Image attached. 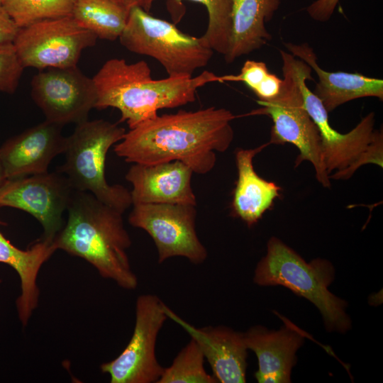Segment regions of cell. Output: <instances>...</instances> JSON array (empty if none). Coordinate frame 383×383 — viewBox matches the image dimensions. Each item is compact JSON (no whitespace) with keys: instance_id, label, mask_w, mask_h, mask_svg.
Listing matches in <instances>:
<instances>
[{"instance_id":"1","label":"cell","mask_w":383,"mask_h":383,"mask_svg":"<svg viewBox=\"0 0 383 383\" xmlns=\"http://www.w3.org/2000/svg\"><path fill=\"white\" fill-rule=\"evenodd\" d=\"M235 118L229 110L214 106L157 115L129 129L113 150L128 162L180 161L194 173L205 174L216 165V152L232 143Z\"/></svg>"},{"instance_id":"2","label":"cell","mask_w":383,"mask_h":383,"mask_svg":"<svg viewBox=\"0 0 383 383\" xmlns=\"http://www.w3.org/2000/svg\"><path fill=\"white\" fill-rule=\"evenodd\" d=\"M67 210V223L53 240L57 249L84 260L120 287L135 289L138 279L127 252L132 241L123 213L75 190Z\"/></svg>"},{"instance_id":"3","label":"cell","mask_w":383,"mask_h":383,"mask_svg":"<svg viewBox=\"0 0 383 383\" xmlns=\"http://www.w3.org/2000/svg\"><path fill=\"white\" fill-rule=\"evenodd\" d=\"M218 77L205 70L194 77L153 79L145 61L129 64L124 59H109L92 77L96 91L95 108L117 109L120 121L126 122L131 129L156 117L160 109L194 102L197 89L218 82Z\"/></svg>"},{"instance_id":"4","label":"cell","mask_w":383,"mask_h":383,"mask_svg":"<svg viewBox=\"0 0 383 383\" xmlns=\"http://www.w3.org/2000/svg\"><path fill=\"white\" fill-rule=\"evenodd\" d=\"M335 269L328 260L306 262L280 239L272 237L267 253L257 263L253 281L260 286L281 285L311 301L321 313L326 329L345 333L351 328L347 302L331 293Z\"/></svg>"},{"instance_id":"5","label":"cell","mask_w":383,"mask_h":383,"mask_svg":"<svg viewBox=\"0 0 383 383\" xmlns=\"http://www.w3.org/2000/svg\"><path fill=\"white\" fill-rule=\"evenodd\" d=\"M282 62V85L279 94L267 101L257 100L260 109L249 115H267L273 123L270 143H291L299 155L295 161L298 166L304 161L313 167L316 177L324 187L331 186L323 159L319 131L307 112L301 87L307 80H313L311 68L291 53L279 50Z\"/></svg>"},{"instance_id":"6","label":"cell","mask_w":383,"mask_h":383,"mask_svg":"<svg viewBox=\"0 0 383 383\" xmlns=\"http://www.w3.org/2000/svg\"><path fill=\"white\" fill-rule=\"evenodd\" d=\"M126 133L117 123L103 119L77 124L72 135L66 137L65 162L59 170L75 191L89 192L122 213L133 204L131 192L121 184H109L105 169L109 150Z\"/></svg>"},{"instance_id":"7","label":"cell","mask_w":383,"mask_h":383,"mask_svg":"<svg viewBox=\"0 0 383 383\" xmlns=\"http://www.w3.org/2000/svg\"><path fill=\"white\" fill-rule=\"evenodd\" d=\"M118 39L128 50L158 61L170 77H192L208 65L213 54L201 37L185 34L174 23L155 18L139 6L129 9Z\"/></svg>"},{"instance_id":"8","label":"cell","mask_w":383,"mask_h":383,"mask_svg":"<svg viewBox=\"0 0 383 383\" xmlns=\"http://www.w3.org/2000/svg\"><path fill=\"white\" fill-rule=\"evenodd\" d=\"M301 90L305 108L320 133L323 162L330 178L347 179L366 163L382 167L383 135L382 130H374V112L362 118L350 131L340 133L331 126L328 112L306 82Z\"/></svg>"},{"instance_id":"9","label":"cell","mask_w":383,"mask_h":383,"mask_svg":"<svg viewBox=\"0 0 383 383\" xmlns=\"http://www.w3.org/2000/svg\"><path fill=\"white\" fill-rule=\"evenodd\" d=\"M166 305L156 295L144 294L135 301L132 336L124 350L113 360L100 365L111 383H155L164 367L156 356L158 334L168 318Z\"/></svg>"},{"instance_id":"10","label":"cell","mask_w":383,"mask_h":383,"mask_svg":"<svg viewBox=\"0 0 383 383\" xmlns=\"http://www.w3.org/2000/svg\"><path fill=\"white\" fill-rule=\"evenodd\" d=\"M96 36L72 16L48 19L19 28L13 44L25 67L39 70L76 67Z\"/></svg>"},{"instance_id":"11","label":"cell","mask_w":383,"mask_h":383,"mask_svg":"<svg viewBox=\"0 0 383 383\" xmlns=\"http://www.w3.org/2000/svg\"><path fill=\"white\" fill-rule=\"evenodd\" d=\"M196 217V206L141 204L133 205L128 222L151 237L157 249L158 263L182 257L199 265L206 260L208 252L198 237Z\"/></svg>"},{"instance_id":"12","label":"cell","mask_w":383,"mask_h":383,"mask_svg":"<svg viewBox=\"0 0 383 383\" xmlns=\"http://www.w3.org/2000/svg\"><path fill=\"white\" fill-rule=\"evenodd\" d=\"M74 192L59 171L7 179L0 186V208L13 207L32 215L43 228L42 239L53 242L63 227L62 214Z\"/></svg>"},{"instance_id":"13","label":"cell","mask_w":383,"mask_h":383,"mask_svg":"<svg viewBox=\"0 0 383 383\" xmlns=\"http://www.w3.org/2000/svg\"><path fill=\"white\" fill-rule=\"evenodd\" d=\"M30 88L32 99L46 120L62 126L88 120L96 103L93 79L77 66L40 70Z\"/></svg>"},{"instance_id":"14","label":"cell","mask_w":383,"mask_h":383,"mask_svg":"<svg viewBox=\"0 0 383 383\" xmlns=\"http://www.w3.org/2000/svg\"><path fill=\"white\" fill-rule=\"evenodd\" d=\"M62 128L45 120L5 142L0 161L6 179L47 172L52 160L64 152Z\"/></svg>"},{"instance_id":"15","label":"cell","mask_w":383,"mask_h":383,"mask_svg":"<svg viewBox=\"0 0 383 383\" xmlns=\"http://www.w3.org/2000/svg\"><path fill=\"white\" fill-rule=\"evenodd\" d=\"M165 311L168 318L178 323L198 343L218 382H246L248 349L243 333L224 326L196 328L179 317L167 305Z\"/></svg>"},{"instance_id":"16","label":"cell","mask_w":383,"mask_h":383,"mask_svg":"<svg viewBox=\"0 0 383 383\" xmlns=\"http://www.w3.org/2000/svg\"><path fill=\"white\" fill-rule=\"evenodd\" d=\"M192 169L180 161L157 164L133 163L126 174L132 184V204L196 206L192 187Z\"/></svg>"},{"instance_id":"17","label":"cell","mask_w":383,"mask_h":383,"mask_svg":"<svg viewBox=\"0 0 383 383\" xmlns=\"http://www.w3.org/2000/svg\"><path fill=\"white\" fill-rule=\"evenodd\" d=\"M243 337L247 348L257 356L258 369L255 377L259 383L291 382L296 353L304 343L301 331L292 323H286L278 331L255 326L243 333Z\"/></svg>"},{"instance_id":"18","label":"cell","mask_w":383,"mask_h":383,"mask_svg":"<svg viewBox=\"0 0 383 383\" xmlns=\"http://www.w3.org/2000/svg\"><path fill=\"white\" fill-rule=\"evenodd\" d=\"M284 45L289 53L305 62L317 74L318 81L313 93L321 100L328 113L348 101L360 98L375 97L383 100L382 79L359 72L324 70L317 62L313 49L307 43H284Z\"/></svg>"},{"instance_id":"19","label":"cell","mask_w":383,"mask_h":383,"mask_svg":"<svg viewBox=\"0 0 383 383\" xmlns=\"http://www.w3.org/2000/svg\"><path fill=\"white\" fill-rule=\"evenodd\" d=\"M270 143L254 149L235 151L238 179L233 193L231 214L248 227L255 225L280 196V187L260 177L253 167L254 157Z\"/></svg>"},{"instance_id":"20","label":"cell","mask_w":383,"mask_h":383,"mask_svg":"<svg viewBox=\"0 0 383 383\" xmlns=\"http://www.w3.org/2000/svg\"><path fill=\"white\" fill-rule=\"evenodd\" d=\"M57 250L54 242L40 239L26 250L13 245L0 231V262L12 267L20 279L16 306L18 319L26 326L39 303L38 278L43 265Z\"/></svg>"},{"instance_id":"21","label":"cell","mask_w":383,"mask_h":383,"mask_svg":"<svg viewBox=\"0 0 383 383\" xmlns=\"http://www.w3.org/2000/svg\"><path fill=\"white\" fill-rule=\"evenodd\" d=\"M281 0H234L231 12L229 50L224 57L227 63L248 55L272 39L265 28L279 9Z\"/></svg>"},{"instance_id":"22","label":"cell","mask_w":383,"mask_h":383,"mask_svg":"<svg viewBox=\"0 0 383 383\" xmlns=\"http://www.w3.org/2000/svg\"><path fill=\"white\" fill-rule=\"evenodd\" d=\"M128 13L116 0H76L71 16L97 38L115 40L126 26Z\"/></svg>"},{"instance_id":"23","label":"cell","mask_w":383,"mask_h":383,"mask_svg":"<svg viewBox=\"0 0 383 383\" xmlns=\"http://www.w3.org/2000/svg\"><path fill=\"white\" fill-rule=\"evenodd\" d=\"M183 0H168V9L176 11V22L181 19ZM203 4L208 12L209 21L205 33L201 36L205 44L225 57L229 50L231 35V12L234 0H189Z\"/></svg>"},{"instance_id":"24","label":"cell","mask_w":383,"mask_h":383,"mask_svg":"<svg viewBox=\"0 0 383 383\" xmlns=\"http://www.w3.org/2000/svg\"><path fill=\"white\" fill-rule=\"evenodd\" d=\"M205 357L198 343L191 338L171 365L164 367L157 383H216L204 367Z\"/></svg>"},{"instance_id":"25","label":"cell","mask_w":383,"mask_h":383,"mask_svg":"<svg viewBox=\"0 0 383 383\" xmlns=\"http://www.w3.org/2000/svg\"><path fill=\"white\" fill-rule=\"evenodd\" d=\"M76 0H4L2 4L19 28L48 19L71 16Z\"/></svg>"},{"instance_id":"26","label":"cell","mask_w":383,"mask_h":383,"mask_svg":"<svg viewBox=\"0 0 383 383\" xmlns=\"http://www.w3.org/2000/svg\"><path fill=\"white\" fill-rule=\"evenodd\" d=\"M23 69L13 43H0V91L13 94Z\"/></svg>"},{"instance_id":"27","label":"cell","mask_w":383,"mask_h":383,"mask_svg":"<svg viewBox=\"0 0 383 383\" xmlns=\"http://www.w3.org/2000/svg\"><path fill=\"white\" fill-rule=\"evenodd\" d=\"M271 72L264 62L246 60L237 74L218 77V82H243L255 93Z\"/></svg>"},{"instance_id":"28","label":"cell","mask_w":383,"mask_h":383,"mask_svg":"<svg viewBox=\"0 0 383 383\" xmlns=\"http://www.w3.org/2000/svg\"><path fill=\"white\" fill-rule=\"evenodd\" d=\"M340 0H316L309 5L306 11L309 16L318 22L329 21L334 13Z\"/></svg>"},{"instance_id":"29","label":"cell","mask_w":383,"mask_h":383,"mask_svg":"<svg viewBox=\"0 0 383 383\" xmlns=\"http://www.w3.org/2000/svg\"><path fill=\"white\" fill-rule=\"evenodd\" d=\"M18 30L0 1V43H13Z\"/></svg>"},{"instance_id":"30","label":"cell","mask_w":383,"mask_h":383,"mask_svg":"<svg viewBox=\"0 0 383 383\" xmlns=\"http://www.w3.org/2000/svg\"><path fill=\"white\" fill-rule=\"evenodd\" d=\"M119 4L130 9L133 6H139L145 11L149 12L155 0H116Z\"/></svg>"},{"instance_id":"31","label":"cell","mask_w":383,"mask_h":383,"mask_svg":"<svg viewBox=\"0 0 383 383\" xmlns=\"http://www.w3.org/2000/svg\"><path fill=\"white\" fill-rule=\"evenodd\" d=\"M6 179V178L5 177L4 170L0 161V186L5 182Z\"/></svg>"},{"instance_id":"32","label":"cell","mask_w":383,"mask_h":383,"mask_svg":"<svg viewBox=\"0 0 383 383\" xmlns=\"http://www.w3.org/2000/svg\"><path fill=\"white\" fill-rule=\"evenodd\" d=\"M4 0H0V1L2 3Z\"/></svg>"}]
</instances>
